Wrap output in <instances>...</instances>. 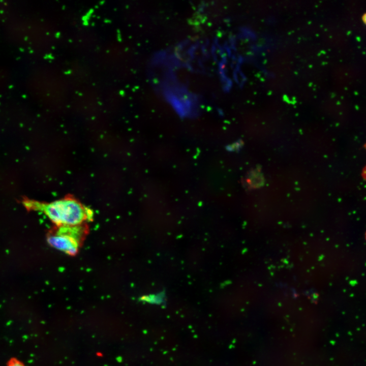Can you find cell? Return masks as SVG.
I'll use <instances>...</instances> for the list:
<instances>
[{"mask_svg": "<svg viewBox=\"0 0 366 366\" xmlns=\"http://www.w3.org/2000/svg\"><path fill=\"white\" fill-rule=\"evenodd\" d=\"M22 203L27 210L42 212L58 227L79 226L93 217L89 208L69 195L48 203L25 199Z\"/></svg>", "mask_w": 366, "mask_h": 366, "instance_id": "6da1fadb", "label": "cell"}, {"mask_svg": "<svg viewBox=\"0 0 366 366\" xmlns=\"http://www.w3.org/2000/svg\"><path fill=\"white\" fill-rule=\"evenodd\" d=\"M362 177L366 181V166L362 169Z\"/></svg>", "mask_w": 366, "mask_h": 366, "instance_id": "277c9868", "label": "cell"}, {"mask_svg": "<svg viewBox=\"0 0 366 366\" xmlns=\"http://www.w3.org/2000/svg\"><path fill=\"white\" fill-rule=\"evenodd\" d=\"M363 20L364 23L366 25V14H365V15L363 16Z\"/></svg>", "mask_w": 366, "mask_h": 366, "instance_id": "5b68a950", "label": "cell"}, {"mask_svg": "<svg viewBox=\"0 0 366 366\" xmlns=\"http://www.w3.org/2000/svg\"><path fill=\"white\" fill-rule=\"evenodd\" d=\"M76 226L59 227L54 234L49 235L47 241L52 247L70 255H75L79 249L83 230Z\"/></svg>", "mask_w": 366, "mask_h": 366, "instance_id": "7a4b0ae2", "label": "cell"}, {"mask_svg": "<svg viewBox=\"0 0 366 366\" xmlns=\"http://www.w3.org/2000/svg\"><path fill=\"white\" fill-rule=\"evenodd\" d=\"M6 366H26L23 362L17 358H10L7 362Z\"/></svg>", "mask_w": 366, "mask_h": 366, "instance_id": "3957f363", "label": "cell"}]
</instances>
